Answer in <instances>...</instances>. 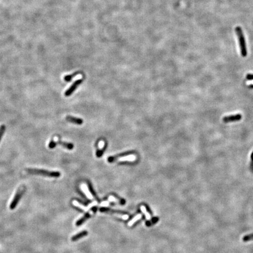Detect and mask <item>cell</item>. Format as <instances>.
<instances>
[{
    "label": "cell",
    "instance_id": "1",
    "mask_svg": "<svg viewBox=\"0 0 253 253\" xmlns=\"http://www.w3.org/2000/svg\"><path fill=\"white\" fill-rule=\"evenodd\" d=\"M26 171L29 174L37 175L49 178H59L60 176V173L58 171H50L36 168H27Z\"/></svg>",
    "mask_w": 253,
    "mask_h": 253
},
{
    "label": "cell",
    "instance_id": "2",
    "mask_svg": "<svg viewBox=\"0 0 253 253\" xmlns=\"http://www.w3.org/2000/svg\"><path fill=\"white\" fill-rule=\"evenodd\" d=\"M235 31H236L237 35L238 36V38H239V40L241 52V54L243 56H245L247 55V50H246V46H245L244 37L243 34L241 29V28H240V27H237L236 29H235Z\"/></svg>",
    "mask_w": 253,
    "mask_h": 253
},
{
    "label": "cell",
    "instance_id": "3",
    "mask_svg": "<svg viewBox=\"0 0 253 253\" xmlns=\"http://www.w3.org/2000/svg\"><path fill=\"white\" fill-rule=\"evenodd\" d=\"M25 190V188H24V187L20 188L18 190H17L15 195L14 196L13 200H12L10 205H9V208H10V209L13 210L16 207V205H18V203L21 199L22 196H23V195H24Z\"/></svg>",
    "mask_w": 253,
    "mask_h": 253
},
{
    "label": "cell",
    "instance_id": "4",
    "mask_svg": "<svg viewBox=\"0 0 253 253\" xmlns=\"http://www.w3.org/2000/svg\"><path fill=\"white\" fill-rule=\"evenodd\" d=\"M82 82V79H78L76 80V82L73 83V84L69 88V89L67 90V91L65 92V96H69V95L72 94L73 92L76 90V88L78 87V86Z\"/></svg>",
    "mask_w": 253,
    "mask_h": 253
},
{
    "label": "cell",
    "instance_id": "5",
    "mask_svg": "<svg viewBox=\"0 0 253 253\" xmlns=\"http://www.w3.org/2000/svg\"><path fill=\"white\" fill-rule=\"evenodd\" d=\"M73 205L76 206V207H78L80 208L81 209H82V210H85V211H88L91 207H93V206H94L97 205V202H96V201H95L94 202H93V203L91 204V205H90L89 206H88V207H85V206L82 205V204L79 203L77 202V201H76V200H73Z\"/></svg>",
    "mask_w": 253,
    "mask_h": 253
},
{
    "label": "cell",
    "instance_id": "6",
    "mask_svg": "<svg viewBox=\"0 0 253 253\" xmlns=\"http://www.w3.org/2000/svg\"><path fill=\"white\" fill-rule=\"evenodd\" d=\"M81 188H82V189L83 192H84V193L86 195V197L88 199H89L92 200L93 199V195H92V193H90V192L89 190V189H88V186H87L86 184H85V183L82 184V185H81Z\"/></svg>",
    "mask_w": 253,
    "mask_h": 253
},
{
    "label": "cell",
    "instance_id": "7",
    "mask_svg": "<svg viewBox=\"0 0 253 253\" xmlns=\"http://www.w3.org/2000/svg\"><path fill=\"white\" fill-rule=\"evenodd\" d=\"M95 209H94V210H93V211H91V212H90L89 213H87L86 215H85L84 216H83V217H82L81 218H80L79 220H78L77 222H76V225L77 226H80L82 224V223H84L86 220L88 218H89L90 217V216L93 215V212H94V211H95Z\"/></svg>",
    "mask_w": 253,
    "mask_h": 253
},
{
    "label": "cell",
    "instance_id": "8",
    "mask_svg": "<svg viewBox=\"0 0 253 253\" xmlns=\"http://www.w3.org/2000/svg\"><path fill=\"white\" fill-rule=\"evenodd\" d=\"M66 120L72 123H74L76 124L80 125L83 123V120L81 119H78L72 116H67L66 117Z\"/></svg>",
    "mask_w": 253,
    "mask_h": 253
},
{
    "label": "cell",
    "instance_id": "9",
    "mask_svg": "<svg viewBox=\"0 0 253 253\" xmlns=\"http://www.w3.org/2000/svg\"><path fill=\"white\" fill-rule=\"evenodd\" d=\"M241 116L240 114H237V115H230V116L228 117H224L223 118V121L225 122H228V121H235V120H239L241 119Z\"/></svg>",
    "mask_w": 253,
    "mask_h": 253
},
{
    "label": "cell",
    "instance_id": "10",
    "mask_svg": "<svg viewBox=\"0 0 253 253\" xmlns=\"http://www.w3.org/2000/svg\"><path fill=\"white\" fill-rule=\"evenodd\" d=\"M87 235V232L86 231H83V232L78 233V234L75 235L74 236H73L72 238V240L73 241H76L79 240L80 239H81V238L85 237Z\"/></svg>",
    "mask_w": 253,
    "mask_h": 253
},
{
    "label": "cell",
    "instance_id": "11",
    "mask_svg": "<svg viewBox=\"0 0 253 253\" xmlns=\"http://www.w3.org/2000/svg\"><path fill=\"white\" fill-rule=\"evenodd\" d=\"M56 143H57V145L59 144L60 145L65 147V148L69 149V150L72 149L73 148V147H74V146H73V145L72 144L69 143V142H62L61 141H58V142H56Z\"/></svg>",
    "mask_w": 253,
    "mask_h": 253
},
{
    "label": "cell",
    "instance_id": "12",
    "mask_svg": "<svg viewBox=\"0 0 253 253\" xmlns=\"http://www.w3.org/2000/svg\"><path fill=\"white\" fill-rule=\"evenodd\" d=\"M136 156L133 155H131L128 156H126L124 157H121L120 158L119 161H134L136 160Z\"/></svg>",
    "mask_w": 253,
    "mask_h": 253
},
{
    "label": "cell",
    "instance_id": "13",
    "mask_svg": "<svg viewBox=\"0 0 253 253\" xmlns=\"http://www.w3.org/2000/svg\"><path fill=\"white\" fill-rule=\"evenodd\" d=\"M141 218H142V215L138 214V215H137L136 217H134L133 218H132L131 220L128 223V226L130 227L132 226H133V224L137 222L138 220H139V219H141Z\"/></svg>",
    "mask_w": 253,
    "mask_h": 253
},
{
    "label": "cell",
    "instance_id": "14",
    "mask_svg": "<svg viewBox=\"0 0 253 253\" xmlns=\"http://www.w3.org/2000/svg\"><path fill=\"white\" fill-rule=\"evenodd\" d=\"M141 210L142 211V213H143L145 215V216L147 220H151V216L150 214H149V213L148 212V211H147L145 206H144L143 205L141 206Z\"/></svg>",
    "mask_w": 253,
    "mask_h": 253
},
{
    "label": "cell",
    "instance_id": "15",
    "mask_svg": "<svg viewBox=\"0 0 253 253\" xmlns=\"http://www.w3.org/2000/svg\"><path fill=\"white\" fill-rule=\"evenodd\" d=\"M252 240H253V234L247 235L243 238V241H244V242L249 241H251Z\"/></svg>",
    "mask_w": 253,
    "mask_h": 253
},
{
    "label": "cell",
    "instance_id": "16",
    "mask_svg": "<svg viewBox=\"0 0 253 253\" xmlns=\"http://www.w3.org/2000/svg\"><path fill=\"white\" fill-rule=\"evenodd\" d=\"M5 126L4 125H2V126H0V141H1V139H2V137L3 136V135L5 131Z\"/></svg>",
    "mask_w": 253,
    "mask_h": 253
},
{
    "label": "cell",
    "instance_id": "17",
    "mask_svg": "<svg viewBox=\"0 0 253 253\" xmlns=\"http://www.w3.org/2000/svg\"><path fill=\"white\" fill-rule=\"evenodd\" d=\"M56 145H57V143H56V141H54V140H50L49 143L48 147L49 148L53 149L54 148H55Z\"/></svg>",
    "mask_w": 253,
    "mask_h": 253
},
{
    "label": "cell",
    "instance_id": "18",
    "mask_svg": "<svg viewBox=\"0 0 253 253\" xmlns=\"http://www.w3.org/2000/svg\"><path fill=\"white\" fill-rule=\"evenodd\" d=\"M109 202H115V203H122L121 202V201H120L119 200V199H117L116 198H115L114 196H109Z\"/></svg>",
    "mask_w": 253,
    "mask_h": 253
},
{
    "label": "cell",
    "instance_id": "19",
    "mask_svg": "<svg viewBox=\"0 0 253 253\" xmlns=\"http://www.w3.org/2000/svg\"><path fill=\"white\" fill-rule=\"evenodd\" d=\"M77 76V75H76V73H75V74H73L72 75L66 76H65V77H64V79H65V80L66 81V82H70V81L72 80V79L73 77H75V76Z\"/></svg>",
    "mask_w": 253,
    "mask_h": 253
},
{
    "label": "cell",
    "instance_id": "20",
    "mask_svg": "<svg viewBox=\"0 0 253 253\" xmlns=\"http://www.w3.org/2000/svg\"><path fill=\"white\" fill-rule=\"evenodd\" d=\"M104 144H105V143L103 141H100L99 143V148L100 149H103V148H104Z\"/></svg>",
    "mask_w": 253,
    "mask_h": 253
},
{
    "label": "cell",
    "instance_id": "21",
    "mask_svg": "<svg viewBox=\"0 0 253 253\" xmlns=\"http://www.w3.org/2000/svg\"><path fill=\"white\" fill-rule=\"evenodd\" d=\"M103 152H104V149H100V150H98L97 151V157H101L102 156L103 154Z\"/></svg>",
    "mask_w": 253,
    "mask_h": 253
},
{
    "label": "cell",
    "instance_id": "22",
    "mask_svg": "<svg viewBox=\"0 0 253 253\" xmlns=\"http://www.w3.org/2000/svg\"><path fill=\"white\" fill-rule=\"evenodd\" d=\"M109 205V202H108V201H105V202H103L102 203H101V205H100L101 206H104V207H106V206H108Z\"/></svg>",
    "mask_w": 253,
    "mask_h": 253
},
{
    "label": "cell",
    "instance_id": "23",
    "mask_svg": "<svg viewBox=\"0 0 253 253\" xmlns=\"http://www.w3.org/2000/svg\"><path fill=\"white\" fill-rule=\"evenodd\" d=\"M128 218H129V216H128L127 215H122V217H121V218H122L123 220H127Z\"/></svg>",
    "mask_w": 253,
    "mask_h": 253
},
{
    "label": "cell",
    "instance_id": "24",
    "mask_svg": "<svg viewBox=\"0 0 253 253\" xmlns=\"http://www.w3.org/2000/svg\"><path fill=\"white\" fill-rule=\"evenodd\" d=\"M247 78L248 79H250V80L253 79V75H247Z\"/></svg>",
    "mask_w": 253,
    "mask_h": 253
},
{
    "label": "cell",
    "instance_id": "25",
    "mask_svg": "<svg viewBox=\"0 0 253 253\" xmlns=\"http://www.w3.org/2000/svg\"><path fill=\"white\" fill-rule=\"evenodd\" d=\"M246 84L247 85H253V80H250L247 82Z\"/></svg>",
    "mask_w": 253,
    "mask_h": 253
}]
</instances>
